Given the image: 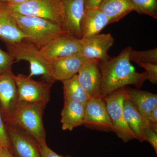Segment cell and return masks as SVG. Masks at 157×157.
<instances>
[{"label": "cell", "mask_w": 157, "mask_h": 157, "mask_svg": "<svg viewBox=\"0 0 157 157\" xmlns=\"http://www.w3.org/2000/svg\"><path fill=\"white\" fill-rule=\"evenodd\" d=\"M132 49L128 46L117 56L111 58L107 61H99L102 76L101 98L128 85L140 87L147 80L145 72H136L131 64L129 54Z\"/></svg>", "instance_id": "6da1fadb"}, {"label": "cell", "mask_w": 157, "mask_h": 157, "mask_svg": "<svg viewBox=\"0 0 157 157\" xmlns=\"http://www.w3.org/2000/svg\"><path fill=\"white\" fill-rule=\"evenodd\" d=\"M45 107L41 104L21 101L5 120L7 124L22 129L37 143H45L46 134L43 122Z\"/></svg>", "instance_id": "7a4b0ae2"}, {"label": "cell", "mask_w": 157, "mask_h": 157, "mask_svg": "<svg viewBox=\"0 0 157 157\" xmlns=\"http://www.w3.org/2000/svg\"><path fill=\"white\" fill-rule=\"evenodd\" d=\"M11 13L19 28L28 36V39L25 40L39 49L53 39L68 33L61 25L48 20L36 16Z\"/></svg>", "instance_id": "3957f363"}, {"label": "cell", "mask_w": 157, "mask_h": 157, "mask_svg": "<svg viewBox=\"0 0 157 157\" xmlns=\"http://www.w3.org/2000/svg\"><path fill=\"white\" fill-rule=\"evenodd\" d=\"M6 45L8 52L14 61H26L29 63V77L41 75L43 80L52 84L55 82L52 76L50 62L42 56L36 46L26 40Z\"/></svg>", "instance_id": "277c9868"}, {"label": "cell", "mask_w": 157, "mask_h": 157, "mask_svg": "<svg viewBox=\"0 0 157 157\" xmlns=\"http://www.w3.org/2000/svg\"><path fill=\"white\" fill-rule=\"evenodd\" d=\"M6 5L12 13L41 17L62 25V0H29L19 5Z\"/></svg>", "instance_id": "5b68a950"}, {"label": "cell", "mask_w": 157, "mask_h": 157, "mask_svg": "<svg viewBox=\"0 0 157 157\" xmlns=\"http://www.w3.org/2000/svg\"><path fill=\"white\" fill-rule=\"evenodd\" d=\"M18 93L19 102L41 104L46 107L50 99L52 83L42 80L36 81L22 74L13 75Z\"/></svg>", "instance_id": "8992f818"}, {"label": "cell", "mask_w": 157, "mask_h": 157, "mask_svg": "<svg viewBox=\"0 0 157 157\" xmlns=\"http://www.w3.org/2000/svg\"><path fill=\"white\" fill-rule=\"evenodd\" d=\"M103 99L106 103L107 111L112 121L113 132L125 143L136 139L124 117L123 104L125 99V87L114 91Z\"/></svg>", "instance_id": "52a82bcc"}, {"label": "cell", "mask_w": 157, "mask_h": 157, "mask_svg": "<svg viewBox=\"0 0 157 157\" xmlns=\"http://www.w3.org/2000/svg\"><path fill=\"white\" fill-rule=\"evenodd\" d=\"M83 125L90 129L113 132L112 121L103 98H91L85 104Z\"/></svg>", "instance_id": "ba28073f"}, {"label": "cell", "mask_w": 157, "mask_h": 157, "mask_svg": "<svg viewBox=\"0 0 157 157\" xmlns=\"http://www.w3.org/2000/svg\"><path fill=\"white\" fill-rule=\"evenodd\" d=\"M78 54L86 59H98L107 61L111 58L108 50L113 45L114 38L111 34H98L80 39Z\"/></svg>", "instance_id": "9c48e42d"}, {"label": "cell", "mask_w": 157, "mask_h": 157, "mask_svg": "<svg viewBox=\"0 0 157 157\" xmlns=\"http://www.w3.org/2000/svg\"><path fill=\"white\" fill-rule=\"evenodd\" d=\"M80 46V39L67 33L53 39L39 49L42 56L50 62L78 53Z\"/></svg>", "instance_id": "30bf717a"}, {"label": "cell", "mask_w": 157, "mask_h": 157, "mask_svg": "<svg viewBox=\"0 0 157 157\" xmlns=\"http://www.w3.org/2000/svg\"><path fill=\"white\" fill-rule=\"evenodd\" d=\"M6 129L14 157H41L36 140L15 126L7 124Z\"/></svg>", "instance_id": "8fae6325"}, {"label": "cell", "mask_w": 157, "mask_h": 157, "mask_svg": "<svg viewBox=\"0 0 157 157\" xmlns=\"http://www.w3.org/2000/svg\"><path fill=\"white\" fill-rule=\"evenodd\" d=\"M98 59H88L80 68L77 78L79 84L91 98L101 97L102 76Z\"/></svg>", "instance_id": "7c38bea8"}, {"label": "cell", "mask_w": 157, "mask_h": 157, "mask_svg": "<svg viewBox=\"0 0 157 157\" xmlns=\"http://www.w3.org/2000/svg\"><path fill=\"white\" fill-rule=\"evenodd\" d=\"M63 14L62 25L69 33L81 39V23L85 0H62Z\"/></svg>", "instance_id": "4fadbf2b"}, {"label": "cell", "mask_w": 157, "mask_h": 157, "mask_svg": "<svg viewBox=\"0 0 157 157\" xmlns=\"http://www.w3.org/2000/svg\"><path fill=\"white\" fill-rule=\"evenodd\" d=\"M87 60L78 53L50 62L52 76L54 81L62 82L72 78L77 74Z\"/></svg>", "instance_id": "5bb4252c"}, {"label": "cell", "mask_w": 157, "mask_h": 157, "mask_svg": "<svg viewBox=\"0 0 157 157\" xmlns=\"http://www.w3.org/2000/svg\"><path fill=\"white\" fill-rule=\"evenodd\" d=\"M28 38L19 28L6 4L0 2V39L7 44L21 42Z\"/></svg>", "instance_id": "9a60e30c"}, {"label": "cell", "mask_w": 157, "mask_h": 157, "mask_svg": "<svg viewBox=\"0 0 157 157\" xmlns=\"http://www.w3.org/2000/svg\"><path fill=\"white\" fill-rule=\"evenodd\" d=\"M12 70L0 74V105L5 118L12 113L18 104V93Z\"/></svg>", "instance_id": "2e32d148"}, {"label": "cell", "mask_w": 157, "mask_h": 157, "mask_svg": "<svg viewBox=\"0 0 157 157\" xmlns=\"http://www.w3.org/2000/svg\"><path fill=\"white\" fill-rule=\"evenodd\" d=\"M124 117L128 126L140 142L144 141V131L149 128L150 122L142 115L132 102L125 98L123 104Z\"/></svg>", "instance_id": "e0dca14e"}, {"label": "cell", "mask_w": 157, "mask_h": 157, "mask_svg": "<svg viewBox=\"0 0 157 157\" xmlns=\"http://www.w3.org/2000/svg\"><path fill=\"white\" fill-rule=\"evenodd\" d=\"M108 24V17L98 8L85 9L81 23V38L100 34Z\"/></svg>", "instance_id": "ac0fdd59"}, {"label": "cell", "mask_w": 157, "mask_h": 157, "mask_svg": "<svg viewBox=\"0 0 157 157\" xmlns=\"http://www.w3.org/2000/svg\"><path fill=\"white\" fill-rule=\"evenodd\" d=\"M125 98L139 112L148 119L152 110L157 107V95L138 89L125 88Z\"/></svg>", "instance_id": "d6986e66"}, {"label": "cell", "mask_w": 157, "mask_h": 157, "mask_svg": "<svg viewBox=\"0 0 157 157\" xmlns=\"http://www.w3.org/2000/svg\"><path fill=\"white\" fill-rule=\"evenodd\" d=\"M84 114L85 104L76 101H64L61 119L63 130L71 131L83 125Z\"/></svg>", "instance_id": "ffe728a7"}, {"label": "cell", "mask_w": 157, "mask_h": 157, "mask_svg": "<svg viewBox=\"0 0 157 157\" xmlns=\"http://www.w3.org/2000/svg\"><path fill=\"white\" fill-rule=\"evenodd\" d=\"M98 8L108 17L109 24L118 21L133 11L129 0H103Z\"/></svg>", "instance_id": "44dd1931"}, {"label": "cell", "mask_w": 157, "mask_h": 157, "mask_svg": "<svg viewBox=\"0 0 157 157\" xmlns=\"http://www.w3.org/2000/svg\"><path fill=\"white\" fill-rule=\"evenodd\" d=\"M62 82L64 101H76L85 104L91 98L79 84L77 74Z\"/></svg>", "instance_id": "7402d4cb"}, {"label": "cell", "mask_w": 157, "mask_h": 157, "mask_svg": "<svg viewBox=\"0 0 157 157\" xmlns=\"http://www.w3.org/2000/svg\"><path fill=\"white\" fill-rule=\"evenodd\" d=\"M133 11L157 18V0H129Z\"/></svg>", "instance_id": "603a6c76"}, {"label": "cell", "mask_w": 157, "mask_h": 157, "mask_svg": "<svg viewBox=\"0 0 157 157\" xmlns=\"http://www.w3.org/2000/svg\"><path fill=\"white\" fill-rule=\"evenodd\" d=\"M130 61L136 63H154L157 64V48L147 51H137L132 49L129 54Z\"/></svg>", "instance_id": "cb8c5ba5"}, {"label": "cell", "mask_w": 157, "mask_h": 157, "mask_svg": "<svg viewBox=\"0 0 157 157\" xmlns=\"http://www.w3.org/2000/svg\"><path fill=\"white\" fill-rule=\"evenodd\" d=\"M14 62V58L9 52L0 48V74L11 71Z\"/></svg>", "instance_id": "d4e9b609"}, {"label": "cell", "mask_w": 157, "mask_h": 157, "mask_svg": "<svg viewBox=\"0 0 157 157\" xmlns=\"http://www.w3.org/2000/svg\"><path fill=\"white\" fill-rule=\"evenodd\" d=\"M140 67L146 70L147 80H149L151 83H157V64L154 63H140L138 64Z\"/></svg>", "instance_id": "484cf974"}, {"label": "cell", "mask_w": 157, "mask_h": 157, "mask_svg": "<svg viewBox=\"0 0 157 157\" xmlns=\"http://www.w3.org/2000/svg\"><path fill=\"white\" fill-rule=\"evenodd\" d=\"M0 147L8 149L11 152V143L9 135L6 129V125L4 123L2 113L0 110Z\"/></svg>", "instance_id": "4316f807"}, {"label": "cell", "mask_w": 157, "mask_h": 157, "mask_svg": "<svg viewBox=\"0 0 157 157\" xmlns=\"http://www.w3.org/2000/svg\"><path fill=\"white\" fill-rule=\"evenodd\" d=\"M144 141H148L152 147L157 154V132L151 128H146L144 131Z\"/></svg>", "instance_id": "83f0119b"}, {"label": "cell", "mask_w": 157, "mask_h": 157, "mask_svg": "<svg viewBox=\"0 0 157 157\" xmlns=\"http://www.w3.org/2000/svg\"><path fill=\"white\" fill-rule=\"evenodd\" d=\"M38 148L41 157H71L69 155H61L55 152L47 145L46 142L38 143Z\"/></svg>", "instance_id": "f1b7e54d"}, {"label": "cell", "mask_w": 157, "mask_h": 157, "mask_svg": "<svg viewBox=\"0 0 157 157\" xmlns=\"http://www.w3.org/2000/svg\"><path fill=\"white\" fill-rule=\"evenodd\" d=\"M103 0H85V9L98 8Z\"/></svg>", "instance_id": "f546056e"}, {"label": "cell", "mask_w": 157, "mask_h": 157, "mask_svg": "<svg viewBox=\"0 0 157 157\" xmlns=\"http://www.w3.org/2000/svg\"><path fill=\"white\" fill-rule=\"evenodd\" d=\"M148 120L150 123L157 124V107L152 110L149 117Z\"/></svg>", "instance_id": "4dcf8cb0"}, {"label": "cell", "mask_w": 157, "mask_h": 157, "mask_svg": "<svg viewBox=\"0 0 157 157\" xmlns=\"http://www.w3.org/2000/svg\"><path fill=\"white\" fill-rule=\"evenodd\" d=\"M28 1L29 0H0V2L5 4L19 5Z\"/></svg>", "instance_id": "1f68e13d"}, {"label": "cell", "mask_w": 157, "mask_h": 157, "mask_svg": "<svg viewBox=\"0 0 157 157\" xmlns=\"http://www.w3.org/2000/svg\"><path fill=\"white\" fill-rule=\"evenodd\" d=\"M0 157H14L8 149L0 147Z\"/></svg>", "instance_id": "d6a6232c"}]
</instances>
